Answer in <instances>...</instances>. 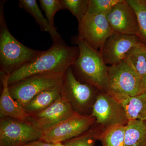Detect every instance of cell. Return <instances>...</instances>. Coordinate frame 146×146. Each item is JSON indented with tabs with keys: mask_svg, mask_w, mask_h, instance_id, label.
Masks as SVG:
<instances>
[{
	"mask_svg": "<svg viewBox=\"0 0 146 146\" xmlns=\"http://www.w3.org/2000/svg\"><path fill=\"white\" fill-rule=\"evenodd\" d=\"M78 46H70L62 39L53 42L50 48L42 51L36 57L9 74V85L30 76L41 74L63 76L78 57Z\"/></svg>",
	"mask_w": 146,
	"mask_h": 146,
	"instance_id": "1",
	"label": "cell"
},
{
	"mask_svg": "<svg viewBox=\"0 0 146 146\" xmlns=\"http://www.w3.org/2000/svg\"><path fill=\"white\" fill-rule=\"evenodd\" d=\"M73 42L79 48L78 57L72 68L82 81L101 92L108 90V66L99 50L94 49L77 36Z\"/></svg>",
	"mask_w": 146,
	"mask_h": 146,
	"instance_id": "2",
	"label": "cell"
},
{
	"mask_svg": "<svg viewBox=\"0 0 146 146\" xmlns=\"http://www.w3.org/2000/svg\"><path fill=\"white\" fill-rule=\"evenodd\" d=\"M5 1L0 5V66L1 70L9 75L31 61L41 51L25 46L9 30L4 15Z\"/></svg>",
	"mask_w": 146,
	"mask_h": 146,
	"instance_id": "3",
	"label": "cell"
},
{
	"mask_svg": "<svg viewBox=\"0 0 146 146\" xmlns=\"http://www.w3.org/2000/svg\"><path fill=\"white\" fill-rule=\"evenodd\" d=\"M107 93L114 98L138 96L146 91L143 78L126 59L108 66Z\"/></svg>",
	"mask_w": 146,
	"mask_h": 146,
	"instance_id": "4",
	"label": "cell"
},
{
	"mask_svg": "<svg viewBox=\"0 0 146 146\" xmlns=\"http://www.w3.org/2000/svg\"><path fill=\"white\" fill-rule=\"evenodd\" d=\"M63 76L51 74H36L9 85L12 98L24 108L41 92L60 87Z\"/></svg>",
	"mask_w": 146,
	"mask_h": 146,
	"instance_id": "5",
	"label": "cell"
},
{
	"mask_svg": "<svg viewBox=\"0 0 146 146\" xmlns=\"http://www.w3.org/2000/svg\"><path fill=\"white\" fill-rule=\"evenodd\" d=\"M96 123L91 115L75 112L58 123L43 131L40 140L56 144L77 137L90 129Z\"/></svg>",
	"mask_w": 146,
	"mask_h": 146,
	"instance_id": "6",
	"label": "cell"
},
{
	"mask_svg": "<svg viewBox=\"0 0 146 146\" xmlns=\"http://www.w3.org/2000/svg\"><path fill=\"white\" fill-rule=\"evenodd\" d=\"M95 88L78 80L71 67L63 76L61 96L71 104L76 112L85 115L84 112L92 107L96 98Z\"/></svg>",
	"mask_w": 146,
	"mask_h": 146,
	"instance_id": "7",
	"label": "cell"
},
{
	"mask_svg": "<svg viewBox=\"0 0 146 146\" xmlns=\"http://www.w3.org/2000/svg\"><path fill=\"white\" fill-rule=\"evenodd\" d=\"M91 115L96 119L101 131L115 125H126L129 121L121 104L107 92L100 91L97 95Z\"/></svg>",
	"mask_w": 146,
	"mask_h": 146,
	"instance_id": "8",
	"label": "cell"
},
{
	"mask_svg": "<svg viewBox=\"0 0 146 146\" xmlns=\"http://www.w3.org/2000/svg\"><path fill=\"white\" fill-rule=\"evenodd\" d=\"M42 132L30 121L1 118L0 146H23L39 140Z\"/></svg>",
	"mask_w": 146,
	"mask_h": 146,
	"instance_id": "9",
	"label": "cell"
},
{
	"mask_svg": "<svg viewBox=\"0 0 146 146\" xmlns=\"http://www.w3.org/2000/svg\"><path fill=\"white\" fill-rule=\"evenodd\" d=\"M78 24L77 36L97 50L101 49L108 37L115 33L108 23L106 14H86Z\"/></svg>",
	"mask_w": 146,
	"mask_h": 146,
	"instance_id": "10",
	"label": "cell"
},
{
	"mask_svg": "<svg viewBox=\"0 0 146 146\" xmlns=\"http://www.w3.org/2000/svg\"><path fill=\"white\" fill-rule=\"evenodd\" d=\"M142 42L135 35L115 33L108 37L100 51L106 64L111 66L124 60L128 53Z\"/></svg>",
	"mask_w": 146,
	"mask_h": 146,
	"instance_id": "11",
	"label": "cell"
},
{
	"mask_svg": "<svg viewBox=\"0 0 146 146\" xmlns=\"http://www.w3.org/2000/svg\"><path fill=\"white\" fill-rule=\"evenodd\" d=\"M108 23L115 33L135 35L139 38L137 17L127 0H122L106 14Z\"/></svg>",
	"mask_w": 146,
	"mask_h": 146,
	"instance_id": "12",
	"label": "cell"
},
{
	"mask_svg": "<svg viewBox=\"0 0 146 146\" xmlns=\"http://www.w3.org/2000/svg\"><path fill=\"white\" fill-rule=\"evenodd\" d=\"M71 104L61 97L49 107L30 115V121L42 132L70 117L75 112Z\"/></svg>",
	"mask_w": 146,
	"mask_h": 146,
	"instance_id": "13",
	"label": "cell"
},
{
	"mask_svg": "<svg viewBox=\"0 0 146 146\" xmlns=\"http://www.w3.org/2000/svg\"><path fill=\"white\" fill-rule=\"evenodd\" d=\"M9 75L0 70L3 87L0 98V117L1 118L9 117L23 121H26L30 115L11 95L8 82Z\"/></svg>",
	"mask_w": 146,
	"mask_h": 146,
	"instance_id": "14",
	"label": "cell"
},
{
	"mask_svg": "<svg viewBox=\"0 0 146 146\" xmlns=\"http://www.w3.org/2000/svg\"><path fill=\"white\" fill-rule=\"evenodd\" d=\"M116 99L122 106L129 121H146V90L135 96Z\"/></svg>",
	"mask_w": 146,
	"mask_h": 146,
	"instance_id": "15",
	"label": "cell"
},
{
	"mask_svg": "<svg viewBox=\"0 0 146 146\" xmlns=\"http://www.w3.org/2000/svg\"><path fill=\"white\" fill-rule=\"evenodd\" d=\"M19 6L34 18L36 23L42 31L47 32L49 33L53 42H57L62 39L56 28L52 27L46 18L43 16L36 1L20 0Z\"/></svg>",
	"mask_w": 146,
	"mask_h": 146,
	"instance_id": "16",
	"label": "cell"
},
{
	"mask_svg": "<svg viewBox=\"0 0 146 146\" xmlns=\"http://www.w3.org/2000/svg\"><path fill=\"white\" fill-rule=\"evenodd\" d=\"M61 97L60 87L41 92L24 107L29 115L35 114L46 109Z\"/></svg>",
	"mask_w": 146,
	"mask_h": 146,
	"instance_id": "17",
	"label": "cell"
},
{
	"mask_svg": "<svg viewBox=\"0 0 146 146\" xmlns=\"http://www.w3.org/2000/svg\"><path fill=\"white\" fill-rule=\"evenodd\" d=\"M124 146H146V121H129L126 126Z\"/></svg>",
	"mask_w": 146,
	"mask_h": 146,
	"instance_id": "18",
	"label": "cell"
},
{
	"mask_svg": "<svg viewBox=\"0 0 146 146\" xmlns=\"http://www.w3.org/2000/svg\"><path fill=\"white\" fill-rule=\"evenodd\" d=\"M126 126L117 124L106 128L98 133L97 140L102 146H124Z\"/></svg>",
	"mask_w": 146,
	"mask_h": 146,
	"instance_id": "19",
	"label": "cell"
},
{
	"mask_svg": "<svg viewBox=\"0 0 146 146\" xmlns=\"http://www.w3.org/2000/svg\"><path fill=\"white\" fill-rule=\"evenodd\" d=\"M141 76H146V44L140 43L128 53L125 59Z\"/></svg>",
	"mask_w": 146,
	"mask_h": 146,
	"instance_id": "20",
	"label": "cell"
},
{
	"mask_svg": "<svg viewBox=\"0 0 146 146\" xmlns=\"http://www.w3.org/2000/svg\"><path fill=\"white\" fill-rule=\"evenodd\" d=\"M136 13L139 27V38L146 44V0H127Z\"/></svg>",
	"mask_w": 146,
	"mask_h": 146,
	"instance_id": "21",
	"label": "cell"
},
{
	"mask_svg": "<svg viewBox=\"0 0 146 146\" xmlns=\"http://www.w3.org/2000/svg\"><path fill=\"white\" fill-rule=\"evenodd\" d=\"M99 132L98 127H92L81 135L64 142L65 146H95Z\"/></svg>",
	"mask_w": 146,
	"mask_h": 146,
	"instance_id": "22",
	"label": "cell"
},
{
	"mask_svg": "<svg viewBox=\"0 0 146 146\" xmlns=\"http://www.w3.org/2000/svg\"><path fill=\"white\" fill-rule=\"evenodd\" d=\"M64 9L70 11L80 23L86 16L89 0H61Z\"/></svg>",
	"mask_w": 146,
	"mask_h": 146,
	"instance_id": "23",
	"label": "cell"
},
{
	"mask_svg": "<svg viewBox=\"0 0 146 146\" xmlns=\"http://www.w3.org/2000/svg\"><path fill=\"white\" fill-rule=\"evenodd\" d=\"M122 0H89L87 15L106 14Z\"/></svg>",
	"mask_w": 146,
	"mask_h": 146,
	"instance_id": "24",
	"label": "cell"
},
{
	"mask_svg": "<svg viewBox=\"0 0 146 146\" xmlns=\"http://www.w3.org/2000/svg\"><path fill=\"white\" fill-rule=\"evenodd\" d=\"M42 9L45 12L47 20L50 25L56 28L54 26L55 15L57 11L64 9L61 0H40Z\"/></svg>",
	"mask_w": 146,
	"mask_h": 146,
	"instance_id": "25",
	"label": "cell"
},
{
	"mask_svg": "<svg viewBox=\"0 0 146 146\" xmlns=\"http://www.w3.org/2000/svg\"><path fill=\"white\" fill-rule=\"evenodd\" d=\"M54 144L47 143L39 139L32 141L23 146H54Z\"/></svg>",
	"mask_w": 146,
	"mask_h": 146,
	"instance_id": "26",
	"label": "cell"
},
{
	"mask_svg": "<svg viewBox=\"0 0 146 146\" xmlns=\"http://www.w3.org/2000/svg\"><path fill=\"white\" fill-rule=\"evenodd\" d=\"M54 146H65L62 143H57L54 144Z\"/></svg>",
	"mask_w": 146,
	"mask_h": 146,
	"instance_id": "27",
	"label": "cell"
},
{
	"mask_svg": "<svg viewBox=\"0 0 146 146\" xmlns=\"http://www.w3.org/2000/svg\"><path fill=\"white\" fill-rule=\"evenodd\" d=\"M143 81L144 86H145V89L146 90V76L145 77L143 78Z\"/></svg>",
	"mask_w": 146,
	"mask_h": 146,
	"instance_id": "28",
	"label": "cell"
}]
</instances>
